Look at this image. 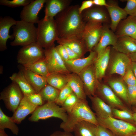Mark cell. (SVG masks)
<instances>
[{
	"label": "cell",
	"instance_id": "obj_1",
	"mask_svg": "<svg viewBox=\"0 0 136 136\" xmlns=\"http://www.w3.org/2000/svg\"><path fill=\"white\" fill-rule=\"evenodd\" d=\"M79 7L70 6L55 17L59 38L79 35L82 32L86 23L79 12Z\"/></svg>",
	"mask_w": 136,
	"mask_h": 136
},
{
	"label": "cell",
	"instance_id": "obj_2",
	"mask_svg": "<svg viewBox=\"0 0 136 136\" xmlns=\"http://www.w3.org/2000/svg\"><path fill=\"white\" fill-rule=\"evenodd\" d=\"M86 121L96 125H99L96 117L88 106L86 99L81 100L68 114L65 122H62L60 127L64 131L71 132L73 131L75 125L82 121Z\"/></svg>",
	"mask_w": 136,
	"mask_h": 136
},
{
	"label": "cell",
	"instance_id": "obj_3",
	"mask_svg": "<svg viewBox=\"0 0 136 136\" xmlns=\"http://www.w3.org/2000/svg\"><path fill=\"white\" fill-rule=\"evenodd\" d=\"M36 43L45 49L55 45L59 38V35L55 19L43 18L38 23Z\"/></svg>",
	"mask_w": 136,
	"mask_h": 136
},
{
	"label": "cell",
	"instance_id": "obj_4",
	"mask_svg": "<svg viewBox=\"0 0 136 136\" xmlns=\"http://www.w3.org/2000/svg\"><path fill=\"white\" fill-rule=\"evenodd\" d=\"M12 28L14 39L10 43L11 46L22 47L36 42L37 29L34 24L21 20L17 21Z\"/></svg>",
	"mask_w": 136,
	"mask_h": 136
},
{
	"label": "cell",
	"instance_id": "obj_5",
	"mask_svg": "<svg viewBox=\"0 0 136 136\" xmlns=\"http://www.w3.org/2000/svg\"><path fill=\"white\" fill-rule=\"evenodd\" d=\"M65 110L55 103H46L38 106L32 114L28 120L31 122H37L40 120L45 119L51 117L59 118L64 122L68 114Z\"/></svg>",
	"mask_w": 136,
	"mask_h": 136
},
{
	"label": "cell",
	"instance_id": "obj_6",
	"mask_svg": "<svg viewBox=\"0 0 136 136\" xmlns=\"http://www.w3.org/2000/svg\"><path fill=\"white\" fill-rule=\"evenodd\" d=\"M45 58L44 49L36 42L22 46L17 56L18 63L23 66L33 64Z\"/></svg>",
	"mask_w": 136,
	"mask_h": 136
},
{
	"label": "cell",
	"instance_id": "obj_7",
	"mask_svg": "<svg viewBox=\"0 0 136 136\" xmlns=\"http://www.w3.org/2000/svg\"><path fill=\"white\" fill-rule=\"evenodd\" d=\"M96 118L99 125L121 136H132L136 133V127L127 122L112 117L104 118Z\"/></svg>",
	"mask_w": 136,
	"mask_h": 136
},
{
	"label": "cell",
	"instance_id": "obj_8",
	"mask_svg": "<svg viewBox=\"0 0 136 136\" xmlns=\"http://www.w3.org/2000/svg\"><path fill=\"white\" fill-rule=\"evenodd\" d=\"M24 96L17 84L12 82L1 92L0 99L3 100L7 109L14 113Z\"/></svg>",
	"mask_w": 136,
	"mask_h": 136
},
{
	"label": "cell",
	"instance_id": "obj_9",
	"mask_svg": "<svg viewBox=\"0 0 136 136\" xmlns=\"http://www.w3.org/2000/svg\"><path fill=\"white\" fill-rule=\"evenodd\" d=\"M44 49L49 74L57 73L63 75L69 74L70 72L64 61L59 54L55 45Z\"/></svg>",
	"mask_w": 136,
	"mask_h": 136
},
{
	"label": "cell",
	"instance_id": "obj_10",
	"mask_svg": "<svg viewBox=\"0 0 136 136\" xmlns=\"http://www.w3.org/2000/svg\"><path fill=\"white\" fill-rule=\"evenodd\" d=\"M113 48L114 51L113 52L111 50L108 66L109 74L110 75L117 74L122 78L132 61L127 55L118 52Z\"/></svg>",
	"mask_w": 136,
	"mask_h": 136
},
{
	"label": "cell",
	"instance_id": "obj_11",
	"mask_svg": "<svg viewBox=\"0 0 136 136\" xmlns=\"http://www.w3.org/2000/svg\"><path fill=\"white\" fill-rule=\"evenodd\" d=\"M103 24L101 23H86L80 35L85 41L88 51L90 52L98 43L102 34Z\"/></svg>",
	"mask_w": 136,
	"mask_h": 136
},
{
	"label": "cell",
	"instance_id": "obj_12",
	"mask_svg": "<svg viewBox=\"0 0 136 136\" xmlns=\"http://www.w3.org/2000/svg\"><path fill=\"white\" fill-rule=\"evenodd\" d=\"M104 7L94 5L83 11L81 14L83 20L86 23L92 22L110 24L109 15L106 8H105Z\"/></svg>",
	"mask_w": 136,
	"mask_h": 136
},
{
	"label": "cell",
	"instance_id": "obj_13",
	"mask_svg": "<svg viewBox=\"0 0 136 136\" xmlns=\"http://www.w3.org/2000/svg\"><path fill=\"white\" fill-rule=\"evenodd\" d=\"M78 75L83 82L86 95H95L99 81L96 77L94 63L86 67Z\"/></svg>",
	"mask_w": 136,
	"mask_h": 136
},
{
	"label": "cell",
	"instance_id": "obj_14",
	"mask_svg": "<svg viewBox=\"0 0 136 136\" xmlns=\"http://www.w3.org/2000/svg\"><path fill=\"white\" fill-rule=\"evenodd\" d=\"M47 0H33L23 7L20 13L21 20L32 23H38L40 20L38 15Z\"/></svg>",
	"mask_w": 136,
	"mask_h": 136
},
{
	"label": "cell",
	"instance_id": "obj_15",
	"mask_svg": "<svg viewBox=\"0 0 136 136\" xmlns=\"http://www.w3.org/2000/svg\"><path fill=\"white\" fill-rule=\"evenodd\" d=\"M107 6L105 7L109 15L111 23V29L114 32L122 20L127 18L128 15L124 9L120 7L117 1L109 0L107 1Z\"/></svg>",
	"mask_w": 136,
	"mask_h": 136
},
{
	"label": "cell",
	"instance_id": "obj_16",
	"mask_svg": "<svg viewBox=\"0 0 136 136\" xmlns=\"http://www.w3.org/2000/svg\"><path fill=\"white\" fill-rule=\"evenodd\" d=\"M56 41L59 44L68 47L80 58L88 51L86 43L80 35L59 38Z\"/></svg>",
	"mask_w": 136,
	"mask_h": 136
},
{
	"label": "cell",
	"instance_id": "obj_17",
	"mask_svg": "<svg viewBox=\"0 0 136 136\" xmlns=\"http://www.w3.org/2000/svg\"><path fill=\"white\" fill-rule=\"evenodd\" d=\"M97 56L96 52L92 50L90 52L89 55L86 57L69 60L64 62L70 72L78 75L84 69L94 63Z\"/></svg>",
	"mask_w": 136,
	"mask_h": 136
},
{
	"label": "cell",
	"instance_id": "obj_18",
	"mask_svg": "<svg viewBox=\"0 0 136 136\" xmlns=\"http://www.w3.org/2000/svg\"><path fill=\"white\" fill-rule=\"evenodd\" d=\"M118 37L110 29L107 24H103V28L100 40L93 50L97 54L101 53L107 47L111 45H115Z\"/></svg>",
	"mask_w": 136,
	"mask_h": 136
},
{
	"label": "cell",
	"instance_id": "obj_19",
	"mask_svg": "<svg viewBox=\"0 0 136 136\" xmlns=\"http://www.w3.org/2000/svg\"><path fill=\"white\" fill-rule=\"evenodd\" d=\"M17 21L9 16L0 18V51H4L7 49L6 43L8 40H14L13 34L9 35V30L11 26L15 25Z\"/></svg>",
	"mask_w": 136,
	"mask_h": 136
},
{
	"label": "cell",
	"instance_id": "obj_20",
	"mask_svg": "<svg viewBox=\"0 0 136 136\" xmlns=\"http://www.w3.org/2000/svg\"><path fill=\"white\" fill-rule=\"evenodd\" d=\"M111 50L110 46L107 47L97 55L94 63L96 77L98 81L105 75L109 63Z\"/></svg>",
	"mask_w": 136,
	"mask_h": 136
},
{
	"label": "cell",
	"instance_id": "obj_21",
	"mask_svg": "<svg viewBox=\"0 0 136 136\" xmlns=\"http://www.w3.org/2000/svg\"><path fill=\"white\" fill-rule=\"evenodd\" d=\"M38 107L31 103L26 96L24 95L11 118L16 123L20 124L28 115L32 114Z\"/></svg>",
	"mask_w": 136,
	"mask_h": 136
},
{
	"label": "cell",
	"instance_id": "obj_22",
	"mask_svg": "<svg viewBox=\"0 0 136 136\" xmlns=\"http://www.w3.org/2000/svg\"><path fill=\"white\" fill-rule=\"evenodd\" d=\"M102 98L111 106L114 107H122L123 104L111 88L107 85L98 82L96 91Z\"/></svg>",
	"mask_w": 136,
	"mask_h": 136
},
{
	"label": "cell",
	"instance_id": "obj_23",
	"mask_svg": "<svg viewBox=\"0 0 136 136\" xmlns=\"http://www.w3.org/2000/svg\"><path fill=\"white\" fill-rule=\"evenodd\" d=\"M115 33L118 37L126 36L136 39V20L134 17L129 16L121 21Z\"/></svg>",
	"mask_w": 136,
	"mask_h": 136
},
{
	"label": "cell",
	"instance_id": "obj_24",
	"mask_svg": "<svg viewBox=\"0 0 136 136\" xmlns=\"http://www.w3.org/2000/svg\"><path fill=\"white\" fill-rule=\"evenodd\" d=\"M70 0H47L45 7L44 18H54L58 13L70 6Z\"/></svg>",
	"mask_w": 136,
	"mask_h": 136
},
{
	"label": "cell",
	"instance_id": "obj_25",
	"mask_svg": "<svg viewBox=\"0 0 136 136\" xmlns=\"http://www.w3.org/2000/svg\"><path fill=\"white\" fill-rule=\"evenodd\" d=\"M91 100L93 109L97 117L105 118L113 117L112 109L99 97L95 95L89 96Z\"/></svg>",
	"mask_w": 136,
	"mask_h": 136
},
{
	"label": "cell",
	"instance_id": "obj_26",
	"mask_svg": "<svg viewBox=\"0 0 136 136\" xmlns=\"http://www.w3.org/2000/svg\"><path fill=\"white\" fill-rule=\"evenodd\" d=\"M36 93H38L47 84L46 77L44 76L31 71L22 66L20 70Z\"/></svg>",
	"mask_w": 136,
	"mask_h": 136
},
{
	"label": "cell",
	"instance_id": "obj_27",
	"mask_svg": "<svg viewBox=\"0 0 136 136\" xmlns=\"http://www.w3.org/2000/svg\"><path fill=\"white\" fill-rule=\"evenodd\" d=\"M118 37L116 43L113 47L115 49L127 55L136 52V42L134 39L126 36Z\"/></svg>",
	"mask_w": 136,
	"mask_h": 136
},
{
	"label": "cell",
	"instance_id": "obj_28",
	"mask_svg": "<svg viewBox=\"0 0 136 136\" xmlns=\"http://www.w3.org/2000/svg\"><path fill=\"white\" fill-rule=\"evenodd\" d=\"M67 80V84L71 88L73 92L80 99H86L85 93L83 82L79 76L76 74L66 75Z\"/></svg>",
	"mask_w": 136,
	"mask_h": 136
},
{
	"label": "cell",
	"instance_id": "obj_29",
	"mask_svg": "<svg viewBox=\"0 0 136 136\" xmlns=\"http://www.w3.org/2000/svg\"><path fill=\"white\" fill-rule=\"evenodd\" d=\"M12 82L18 85L24 95L37 93L30 85L25 77L23 73L20 70L17 73H14L10 77Z\"/></svg>",
	"mask_w": 136,
	"mask_h": 136
},
{
	"label": "cell",
	"instance_id": "obj_30",
	"mask_svg": "<svg viewBox=\"0 0 136 136\" xmlns=\"http://www.w3.org/2000/svg\"><path fill=\"white\" fill-rule=\"evenodd\" d=\"M109 87L117 95L128 103L127 96V86L123 80L119 79H110L108 81Z\"/></svg>",
	"mask_w": 136,
	"mask_h": 136
},
{
	"label": "cell",
	"instance_id": "obj_31",
	"mask_svg": "<svg viewBox=\"0 0 136 136\" xmlns=\"http://www.w3.org/2000/svg\"><path fill=\"white\" fill-rule=\"evenodd\" d=\"M95 125L86 121L78 122L73 128L75 136H96L94 131Z\"/></svg>",
	"mask_w": 136,
	"mask_h": 136
},
{
	"label": "cell",
	"instance_id": "obj_32",
	"mask_svg": "<svg viewBox=\"0 0 136 136\" xmlns=\"http://www.w3.org/2000/svg\"><path fill=\"white\" fill-rule=\"evenodd\" d=\"M60 90L47 84L39 93L44 103H55L58 96Z\"/></svg>",
	"mask_w": 136,
	"mask_h": 136
},
{
	"label": "cell",
	"instance_id": "obj_33",
	"mask_svg": "<svg viewBox=\"0 0 136 136\" xmlns=\"http://www.w3.org/2000/svg\"><path fill=\"white\" fill-rule=\"evenodd\" d=\"M47 83L60 90L67 84V80L66 75L57 73H50L46 77Z\"/></svg>",
	"mask_w": 136,
	"mask_h": 136
},
{
	"label": "cell",
	"instance_id": "obj_34",
	"mask_svg": "<svg viewBox=\"0 0 136 136\" xmlns=\"http://www.w3.org/2000/svg\"><path fill=\"white\" fill-rule=\"evenodd\" d=\"M23 66L30 71L44 76L47 77L49 74L45 58L33 64Z\"/></svg>",
	"mask_w": 136,
	"mask_h": 136
},
{
	"label": "cell",
	"instance_id": "obj_35",
	"mask_svg": "<svg viewBox=\"0 0 136 136\" xmlns=\"http://www.w3.org/2000/svg\"><path fill=\"white\" fill-rule=\"evenodd\" d=\"M11 117L6 115L0 108V129L7 128L10 130L14 134L17 135L19 129Z\"/></svg>",
	"mask_w": 136,
	"mask_h": 136
},
{
	"label": "cell",
	"instance_id": "obj_36",
	"mask_svg": "<svg viewBox=\"0 0 136 136\" xmlns=\"http://www.w3.org/2000/svg\"><path fill=\"white\" fill-rule=\"evenodd\" d=\"M81 100L73 92L65 100L61 106V107L65 110L67 114H68Z\"/></svg>",
	"mask_w": 136,
	"mask_h": 136
},
{
	"label": "cell",
	"instance_id": "obj_37",
	"mask_svg": "<svg viewBox=\"0 0 136 136\" xmlns=\"http://www.w3.org/2000/svg\"><path fill=\"white\" fill-rule=\"evenodd\" d=\"M73 92L71 87L67 84L60 90L58 97L55 103L59 106H61L65 100Z\"/></svg>",
	"mask_w": 136,
	"mask_h": 136
},
{
	"label": "cell",
	"instance_id": "obj_38",
	"mask_svg": "<svg viewBox=\"0 0 136 136\" xmlns=\"http://www.w3.org/2000/svg\"><path fill=\"white\" fill-rule=\"evenodd\" d=\"M32 0H0V4L11 8L24 7L29 4Z\"/></svg>",
	"mask_w": 136,
	"mask_h": 136
},
{
	"label": "cell",
	"instance_id": "obj_39",
	"mask_svg": "<svg viewBox=\"0 0 136 136\" xmlns=\"http://www.w3.org/2000/svg\"><path fill=\"white\" fill-rule=\"evenodd\" d=\"M122 78L127 86H136V78L132 69L131 64L128 67Z\"/></svg>",
	"mask_w": 136,
	"mask_h": 136
},
{
	"label": "cell",
	"instance_id": "obj_40",
	"mask_svg": "<svg viewBox=\"0 0 136 136\" xmlns=\"http://www.w3.org/2000/svg\"><path fill=\"white\" fill-rule=\"evenodd\" d=\"M112 110L113 115L122 119L133 120L132 114L128 111L115 108L112 109Z\"/></svg>",
	"mask_w": 136,
	"mask_h": 136
},
{
	"label": "cell",
	"instance_id": "obj_41",
	"mask_svg": "<svg viewBox=\"0 0 136 136\" xmlns=\"http://www.w3.org/2000/svg\"><path fill=\"white\" fill-rule=\"evenodd\" d=\"M124 9L129 16L134 17L136 15V0H128Z\"/></svg>",
	"mask_w": 136,
	"mask_h": 136
},
{
	"label": "cell",
	"instance_id": "obj_42",
	"mask_svg": "<svg viewBox=\"0 0 136 136\" xmlns=\"http://www.w3.org/2000/svg\"><path fill=\"white\" fill-rule=\"evenodd\" d=\"M127 92L128 103L136 104V86H127Z\"/></svg>",
	"mask_w": 136,
	"mask_h": 136
},
{
	"label": "cell",
	"instance_id": "obj_43",
	"mask_svg": "<svg viewBox=\"0 0 136 136\" xmlns=\"http://www.w3.org/2000/svg\"><path fill=\"white\" fill-rule=\"evenodd\" d=\"M26 96L29 102L35 105L39 106L43 104L42 97L39 93L32 94Z\"/></svg>",
	"mask_w": 136,
	"mask_h": 136
},
{
	"label": "cell",
	"instance_id": "obj_44",
	"mask_svg": "<svg viewBox=\"0 0 136 136\" xmlns=\"http://www.w3.org/2000/svg\"><path fill=\"white\" fill-rule=\"evenodd\" d=\"M93 130L96 136H113L106 128L99 125H94Z\"/></svg>",
	"mask_w": 136,
	"mask_h": 136
},
{
	"label": "cell",
	"instance_id": "obj_45",
	"mask_svg": "<svg viewBox=\"0 0 136 136\" xmlns=\"http://www.w3.org/2000/svg\"><path fill=\"white\" fill-rule=\"evenodd\" d=\"M55 47L58 53L63 60L65 61L69 60L68 54L64 46L59 44Z\"/></svg>",
	"mask_w": 136,
	"mask_h": 136
},
{
	"label": "cell",
	"instance_id": "obj_46",
	"mask_svg": "<svg viewBox=\"0 0 136 136\" xmlns=\"http://www.w3.org/2000/svg\"><path fill=\"white\" fill-rule=\"evenodd\" d=\"M94 5L93 0H85L83 1L82 4L79 8V12L81 14L85 10L89 8Z\"/></svg>",
	"mask_w": 136,
	"mask_h": 136
},
{
	"label": "cell",
	"instance_id": "obj_47",
	"mask_svg": "<svg viewBox=\"0 0 136 136\" xmlns=\"http://www.w3.org/2000/svg\"><path fill=\"white\" fill-rule=\"evenodd\" d=\"M63 45L66 50L69 57V60H74L80 58L79 55L74 52L68 47L65 45Z\"/></svg>",
	"mask_w": 136,
	"mask_h": 136
},
{
	"label": "cell",
	"instance_id": "obj_48",
	"mask_svg": "<svg viewBox=\"0 0 136 136\" xmlns=\"http://www.w3.org/2000/svg\"><path fill=\"white\" fill-rule=\"evenodd\" d=\"M50 136H73L71 132L65 131H57L55 132Z\"/></svg>",
	"mask_w": 136,
	"mask_h": 136
},
{
	"label": "cell",
	"instance_id": "obj_49",
	"mask_svg": "<svg viewBox=\"0 0 136 136\" xmlns=\"http://www.w3.org/2000/svg\"><path fill=\"white\" fill-rule=\"evenodd\" d=\"M93 1L94 5L105 7L107 6V1L105 0H93Z\"/></svg>",
	"mask_w": 136,
	"mask_h": 136
},
{
	"label": "cell",
	"instance_id": "obj_50",
	"mask_svg": "<svg viewBox=\"0 0 136 136\" xmlns=\"http://www.w3.org/2000/svg\"><path fill=\"white\" fill-rule=\"evenodd\" d=\"M128 55L132 62L136 63V52Z\"/></svg>",
	"mask_w": 136,
	"mask_h": 136
},
{
	"label": "cell",
	"instance_id": "obj_51",
	"mask_svg": "<svg viewBox=\"0 0 136 136\" xmlns=\"http://www.w3.org/2000/svg\"><path fill=\"white\" fill-rule=\"evenodd\" d=\"M131 66L133 72L136 78V63L132 62Z\"/></svg>",
	"mask_w": 136,
	"mask_h": 136
},
{
	"label": "cell",
	"instance_id": "obj_52",
	"mask_svg": "<svg viewBox=\"0 0 136 136\" xmlns=\"http://www.w3.org/2000/svg\"><path fill=\"white\" fill-rule=\"evenodd\" d=\"M0 136H8L4 129H0Z\"/></svg>",
	"mask_w": 136,
	"mask_h": 136
},
{
	"label": "cell",
	"instance_id": "obj_53",
	"mask_svg": "<svg viewBox=\"0 0 136 136\" xmlns=\"http://www.w3.org/2000/svg\"><path fill=\"white\" fill-rule=\"evenodd\" d=\"M133 114V120L136 124V109H135L134 112Z\"/></svg>",
	"mask_w": 136,
	"mask_h": 136
},
{
	"label": "cell",
	"instance_id": "obj_54",
	"mask_svg": "<svg viewBox=\"0 0 136 136\" xmlns=\"http://www.w3.org/2000/svg\"><path fill=\"white\" fill-rule=\"evenodd\" d=\"M132 136H136V133H135L132 135Z\"/></svg>",
	"mask_w": 136,
	"mask_h": 136
},
{
	"label": "cell",
	"instance_id": "obj_55",
	"mask_svg": "<svg viewBox=\"0 0 136 136\" xmlns=\"http://www.w3.org/2000/svg\"><path fill=\"white\" fill-rule=\"evenodd\" d=\"M134 17L135 19L136 20V15Z\"/></svg>",
	"mask_w": 136,
	"mask_h": 136
},
{
	"label": "cell",
	"instance_id": "obj_56",
	"mask_svg": "<svg viewBox=\"0 0 136 136\" xmlns=\"http://www.w3.org/2000/svg\"><path fill=\"white\" fill-rule=\"evenodd\" d=\"M134 39L135 42H136V39Z\"/></svg>",
	"mask_w": 136,
	"mask_h": 136
}]
</instances>
